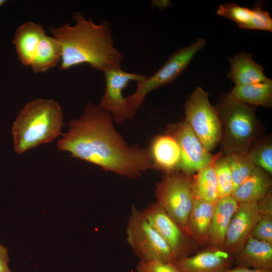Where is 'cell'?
Returning <instances> with one entry per match:
<instances>
[{"instance_id":"obj_1","label":"cell","mask_w":272,"mask_h":272,"mask_svg":"<svg viewBox=\"0 0 272 272\" xmlns=\"http://www.w3.org/2000/svg\"><path fill=\"white\" fill-rule=\"evenodd\" d=\"M110 114L98 105L87 103L82 115L69 122L57 142L59 151L130 178L153 168L150 150L129 146L114 128Z\"/></svg>"},{"instance_id":"obj_2","label":"cell","mask_w":272,"mask_h":272,"mask_svg":"<svg viewBox=\"0 0 272 272\" xmlns=\"http://www.w3.org/2000/svg\"><path fill=\"white\" fill-rule=\"evenodd\" d=\"M73 16L74 25L66 23L49 29L60 47L59 68L64 70L87 64L103 72L109 68L121 67L122 54L114 45L109 22L95 24L91 18L87 19L79 12Z\"/></svg>"},{"instance_id":"obj_3","label":"cell","mask_w":272,"mask_h":272,"mask_svg":"<svg viewBox=\"0 0 272 272\" xmlns=\"http://www.w3.org/2000/svg\"><path fill=\"white\" fill-rule=\"evenodd\" d=\"M63 125L62 110L57 101L45 98L34 99L20 111L12 128L13 148L22 154L60 137Z\"/></svg>"},{"instance_id":"obj_4","label":"cell","mask_w":272,"mask_h":272,"mask_svg":"<svg viewBox=\"0 0 272 272\" xmlns=\"http://www.w3.org/2000/svg\"><path fill=\"white\" fill-rule=\"evenodd\" d=\"M216 108L222 122L221 142L226 155L231 153L247 154L259 130L253 109L231 93L222 95Z\"/></svg>"},{"instance_id":"obj_5","label":"cell","mask_w":272,"mask_h":272,"mask_svg":"<svg viewBox=\"0 0 272 272\" xmlns=\"http://www.w3.org/2000/svg\"><path fill=\"white\" fill-rule=\"evenodd\" d=\"M155 196L156 203L187 234V220L194 199L190 175L179 170L165 173L156 184Z\"/></svg>"},{"instance_id":"obj_6","label":"cell","mask_w":272,"mask_h":272,"mask_svg":"<svg viewBox=\"0 0 272 272\" xmlns=\"http://www.w3.org/2000/svg\"><path fill=\"white\" fill-rule=\"evenodd\" d=\"M127 243L140 260L174 262L177 257L154 227L132 205L126 228Z\"/></svg>"},{"instance_id":"obj_7","label":"cell","mask_w":272,"mask_h":272,"mask_svg":"<svg viewBox=\"0 0 272 272\" xmlns=\"http://www.w3.org/2000/svg\"><path fill=\"white\" fill-rule=\"evenodd\" d=\"M184 109L185 121L210 152L221 141L222 125L216 107L209 101V93L197 87L186 101Z\"/></svg>"},{"instance_id":"obj_8","label":"cell","mask_w":272,"mask_h":272,"mask_svg":"<svg viewBox=\"0 0 272 272\" xmlns=\"http://www.w3.org/2000/svg\"><path fill=\"white\" fill-rule=\"evenodd\" d=\"M206 43L204 38H198L191 44L180 48L170 55L155 74L137 82V87L134 92L126 96L132 107L137 110L148 94L171 83L178 77L186 69L195 54Z\"/></svg>"},{"instance_id":"obj_9","label":"cell","mask_w":272,"mask_h":272,"mask_svg":"<svg viewBox=\"0 0 272 272\" xmlns=\"http://www.w3.org/2000/svg\"><path fill=\"white\" fill-rule=\"evenodd\" d=\"M103 73L106 88L98 105L109 113L117 123L132 118L137 110L126 97L123 96L122 91L130 81L138 82L147 76L125 72L121 67L109 68Z\"/></svg>"},{"instance_id":"obj_10","label":"cell","mask_w":272,"mask_h":272,"mask_svg":"<svg viewBox=\"0 0 272 272\" xmlns=\"http://www.w3.org/2000/svg\"><path fill=\"white\" fill-rule=\"evenodd\" d=\"M141 212L166 241L177 259L191 255L200 249L156 202L150 204Z\"/></svg>"},{"instance_id":"obj_11","label":"cell","mask_w":272,"mask_h":272,"mask_svg":"<svg viewBox=\"0 0 272 272\" xmlns=\"http://www.w3.org/2000/svg\"><path fill=\"white\" fill-rule=\"evenodd\" d=\"M167 134L173 137L179 147L180 159L177 170L190 175L213 161L215 157L185 120L169 125Z\"/></svg>"},{"instance_id":"obj_12","label":"cell","mask_w":272,"mask_h":272,"mask_svg":"<svg viewBox=\"0 0 272 272\" xmlns=\"http://www.w3.org/2000/svg\"><path fill=\"white\" fill-rule=\"evenodd\" d=\"M173 262L179 272H223L234 265V257L224 248L208 245Z\"/></svg>"},{"instance_id":"obj_13","label":"cell","mask_w":272,"mask_h":272,"mask_svg":"<svg viewBox=\"0 0 272 272\" xmlns=\"http://www.w3.org/2000/svg\"><path fill=\"white\" fill-rule=\"evenodd\" d=\"M260 219L256 202L239 203L228 227L224 248L235 255L243 246Z\"/></svg>"},{"instance_id":"obj_14","label":"cell","mask_w":272,"mask_h":272,"mask_svg":"<svg viewBox=\"0 0 272 272\" xmlns=\"http://www.w3.org/2000/svg\"><path fill=\"white\" fill-rule=\"evenodd\" d=\"M234 257V264L245 267L272 269V244L257 239L251 235Z\"/></svg>"},{"instance_id":"obj_15","label":"cell","mask_w":272,"mask_h":272,"mask_svg":"<svg viewBox=\"0 0 272 272\" xmlns=\"http://www.w3.org/2000/svg\"><path fill=\"white\" fill-rule=\"evenodd\" d=\"M215 203L194 199L187 220V231L199 248L209 245L210 227Z\"/></svg>"},{"instance_id":"obj_16","label":"cell","mask_w":272,"mask_h":272,"mask_svg":"<svg viewBox=\"0 0 272 272\" xmlns=\"http://www.w3.org/2000/svg\"><path fill=\"white\" fill-rule=\"evenodd\" d=\"M45 35L43 27L32 21L25 22L17 28L12 42L19 61L24 66H31L38 46Z\"/></svg>"},{"instance_id":"obj_17","label":"cell","mask_w":272,"mask_h":272,"mask_svg":"<svg viewBox=\"0 0 272 272\" xmlns=\"http://www.w3.org/2000/svg\"><path fill=\"white\" fill-rule=\"evenodd\" d=\"M230 69L227 78L235 86L245 85L267 81L262 66L256 63L250 54L241 52L229 58Z\"/></svg>"},{"instance_id":"obj_18","label":"cell","mask_w":272,"mask_h":272,"mask_svg":"<svg viewBox=\"0 0 272 272\" xmlns=\"http://www.w3.org/2000/svg\"><path fill=\"white\" fill-rule=\"evenodd\" d=\"M153 168L165 173L177 170L180 159V151L176 140L166 134L155 137L149 148Z\"/></svg>"},{"instance_id":"obj_19","label":"cell","mask_w":272,"mask_h":272,"mask_svg":"<svg viewBox=\"0 0 272 272\" xmlns=\"http://www.w3.org/2000/svg\"><path fill=\"white\" fill-rule=\"evenodd\" d=\"M270 176L263 170L255 167L249 176L234 190L232 196L238 203L258 202L271 190Z\"/></svg>"},{"instance_id":"obj_20","label":"cell","mask_w":272,"mask_h":272,"mask_svg":"<svg viewBox=\"0 0 272 272\" xmlns=\"http://www.w3.org/2000/svg\"><path fill=\"white\" fill-rule=\"evenodd\" d=\"M238 205L232 195L219 198L215 202L211 224L209 245L224 248L226 232Z\"/></svg>"},{"instance_id":"obj_21","label":"cell","mask_w":272,"mask_h":272,"mask_svg":"<svg viewBox=\"0 0 272 272\" xmlns=\"http://www.w3.org/2000/svg\"><path fill=\"white\" fill-rule=\"evenodd\" d=\"M235 98L248 105L271 108L272 80L245 85L235 86L230 93Z\"/></svg>"},{"instance_id":"obj_22","label":"cell","mask_w":272,"mask_h":272,"mask_svg":"<svg viewBox=\"0 0 272 272\" xmlns=\"http://www.w3.org/2000/svg\"><path fill=\"white\" fill-rule=\"evenodd\" d=\"M203 167L192 177L194 199L215 203L219 198L218 184L214 167V160Z\"/></svg>"},{"instance_id":"obj_23","label":"cell","mask_w":272,"mask_h":272,"mask_svg":"<svg viewBox=\"0 0 272 272\" xmlns=\"http://www.w3.org/2000/svg\"><path fill=\"white\" fill-rule=\"evenodd\" d=\"M60 60L58 42L53 36L45 35L38 46L30 67L34 73H43L55 66Z\"/></svg>"},{"instance_id":"obj_24","label":"cell","mask_w":272,"mask_h":272,"mask_svg":"<svg viewBox=\"0 0 272 272\" xmlns=\"http://www.w3.org/2000/svg\"><path fill=\"white\" fill-rule=\"evenodd\" d=\"M225 156L231 171L234 190L249 176L255 167L247 153H231Z\"/></svg>"},{"instance_id":"obj_25","label":"cell","mask_w":272,"mask_h":272,"mask_svg":"<svg viewBox=\"0 0 272 272\" xmlns=\"http://www.w3.org/2000/svg\"><path fill=\"white\" fill-rule=\"evenodd\" d=\"M214 167L219 198L232 195L234 183L229 165L226 156L215 158Z\"/></svg>"},{"instance_id":"obj_26","label":"cell","mask_w":272,"mask_h":272,"mask_svg":"<svg viewBox=\"0 0 272 272\" xmlns=\"http://www.w3.org/2000/svg\"><path fill=\"white\" fill-rule=\"evenodd\" d=\"M217 14L234 22L241 29H249L252 17L251 9L234 3L220 5Z\"/></svg>"},{"instance_id":"obj_27","label":"cell","mask_w":272,"mask_h":272,"mask_svg":"<svg viewBox=\"0 0 272 272\" xmlns=\"http://www.w3.org/2000/svg\"><path fill=\"white\" fill-rule=\"evenodd\" d=\"M247 155L255 167L270 175L272 174V144L271 140H265L251 148Z\"/></svg>"},{"instance_id":"obj_28","label":"cell","mask_w":272,"mask_h":272,"mask_svg":"<svg viewBox=\"0 0 272 272\" xmlns=\"http://www.w3.org/2000/svg\"><path fill=\"white\" fill-rule=\"evenodd\" d=\"M251 9L252 17L249 29L272 31V19L267 11L262 9L261 5L256 4Z\"/></svg>"},{"instance_id":"obj_29","label":"cell","mask_w":272,"mask_h":272,"mask_svg":"<svg viewBox=\"0 0 272 272\" xmlns=\"http://www.w3.org/2000/svg\"><path fill=\"white\" fill-rule=\"evenodd\" d=\"M137 272H179L173 262L158 260H140L136 266Z\"/></svg>"},{"instance_id":"obj_30","label":"cell","mask_w":272,"mask_h":272,"mask_svg":"<svg viewBox=\"0 0 272 272\" xmlns=\"http://www.w3.org/2000/svg\"><path fill=\"white\" fill-rule=\"evenodd\" d=\"M254 238L272 244V218L260 217L251 233Z\"/></svg>"},{"instance_id":"obj_31","label":"cell","mask_w":272,"mask_h":272,"mask_svg":"<svg viewBox=\"0 0 272 272\" xmlns=\"http://www.w3.org/2000/svg\"><path fill=\"white\" fill-rule=\"evenodd\" d=\"M257 205L260 217L272 218V189Z\"/></svg>"},{"instance_id":"obj_32","label":"cell","mask_w":272,"mask_h":272,"mask_svg":"<svg viewBox=\"0 0 272 272\" xmlns=\"http://www.w3.org/2000/svg\"><path fill=\"white\" fill-rule=\"evenodd\" d=\"M9 259L7 248L0 243V272H9L11 271L8 266Z\"/></svg>"},{"instance_id":"obj_33","label":"cell","mask_w":272,"mask_h":272,"mask_svg":"<svg viewBox=\"0 0 272 272\" xmlns=\"http://www.w3.org/2000/svg\"><path fill=\"white\" fill-rule=\"evenodd\" d=\"M223 272H272V269H259L245 267L241 266H235Z\"/></svg>"},{"instance_id":"obj_34","label":"cell","mask_w":272,"mask_h":272,"mask_svg":"<svg viewBox=\"0 0 272 272\" xmlns=\"http://www.w3.org/2000/svg\"><path fill=\"white\" fill-rule=\"evenodd\" d=\"M7 1L5 0H0V7H1L5 3H6Z\"/></svg>"},{"instance_id":"obj_35","label":"cell","mask_w":272,"mask_h":272,"mask_svg":"<svg viewBox=\"0 0 272 272\" xmlns=\"http://www.w3.org/2000/svg\"><path fill=\"white\" fill-rule=\"evenodd\" d=\"M9 272H12V271H9Z\"/></svg>"}]
</instances>
